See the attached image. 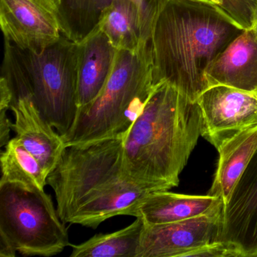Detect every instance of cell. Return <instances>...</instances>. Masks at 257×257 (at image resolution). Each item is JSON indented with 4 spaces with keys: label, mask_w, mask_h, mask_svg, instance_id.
Segmentation results:
<instances>
[{
    "label": "cell",
    "mask_w": 257,
    "mask_h": 257,
    "mask_svg": "<svg viewBox=\"0 0 257 257\" xmlns=\"http://www.w3.org/2000/svg\"><path fill=\"white\" fill-rule=\"evenodd\" d=\"M205 1H206V0H205Z\"/></svg>",
    "instance_id": "24"
},
{
    "label": "cell",
    "mask_w": 257,
    "mask_h": 257,
    "mask_svg": "<svg viewBox=\"0 0 257 257\" xmlns=\"http://www.w3.org/2000/svg\"><path fill=\"white\" fill-rule=\"evenodd\" d=\"M219 241L233 257H257V150L224 204Z\"/></svg>",
    "instance_id": "9"
},
{
    "label": "cell",
    "mask_w": 257,
    "mask_h": 257,
    "mask_svg": "<svg viewBox=\"0 0 257 257\" xmlns=\"http://www.w3.org/2000/svg\"><path fill=\"white\" fill-rule=\"evenodd\" d=\"M45 190L0 183V256H53L69 242L68 230Z\"/></svg>",
    "instance_id": "6"
},
{
    "label": "cell",
    "mask_w": 257,
    "mask_h": 257,
    "mask_svg": "<svg viewBox=\"0 0 257 257\" xmlns=\"http://www.w3.org/2000/svg\"><path fill=\"white\" fill-rule=\"evenodd\" d=\"M62 35L75 43L83 41L98 28L102 13L113 0H54ZM146 22L154 28L168 0H134Z\"/></svg>",
    "instance_id": "15"
},
{
    "label": "cell",
    "mask_w": 257,
    "mask_h": 257,
    "mask_svg": "<svg viewBox=\"0 0 257 257\" xmlns=\"http://www.w3.org/2000/svg\"><path fill=\"white\" fill-rule=\"evenodd\" d=\"M0 183H19L30 189L45 190L47 175L38 159L30 153L17 138L5 146L0 156Z\"/></svg>",
    "instance_id": "19"
},
{
    "label": "cell",
    "mask_w": 257,
    "mask_h": 257,
    "mask_svg": "<svg viewBox=\"0 0 257 257\" xmlns=\"http://www.w3.org/2000/svg\"><path fill=\"white\" fill-rule=\"evenodd\" d=\"M78 44L77 97L80 109L94 101L103 91L118 50L98 28Z\"/></svg>",
    "instance_id": "14"
},
{
    "label": "cell",
    "mask_w": 257,
    "mask_h": 257,
    "mask_svg": "<svg viewBox=\"0 0 257 257\" xmlns=\"http://www.w3.org/2000/svg\"><path fill=\"white\" fill-rule=\"evenodd\" d=\"M145 223L136 217L128 226L95 234L80 244L72 245L70 257H137Z\"/></svg>",
    "instance_id": "18"
},
{
    "label": "cell",
    "mask_w": 257,
    "mask_h": 257,
    "mask_svg": "<svg viewBox=\"0 0 257 257\" xmlns=\"http://www.w3.org/2000/svg\"><path fill=\"white\" fill-rule=\"evenodd\" d=\"M189 256L233 257V255L225 244L220 241H216L192 251Z\"/></svg>",
    "instance_id": "21"
},
{
    "label": "cell",
    "mask_w": 257,
    "mask_h": 257,
    "mask_svg": "<svg viewBox=\"0 0 257 257\" xmlns=\"http://www.w3.org/2000/svg\"><path fill=\"white\" fill-rule=\"evenodd\" d=\"M223 210L169 223L145 224L137 257H186L219 241ZM145 223V222H144Z\"/></svg>",
    "instance_id": "8"
},
{
    "label": "cell",
    "mask_w": 257,
    "mask_h": 257,
    "mask_svg": "<svg viewBox=\"0 0 257 257\" xmlns=\"http://www.w3.org/2000/svg\"><path fill=\"white\" fill-rule=\"evenodd\" d=\"M202 132L197 100L166 82L156 85L122 137L124 175L153 192L176 187Z\"/></svg>",
    "instance_id": "1"
},
{
    "label": "cell",
    "mask_w": 257,
    "mask_h": 257,
    "mask_svg": "<svg viewBox=\"0 0 257 257\" xmlns=\"http://www.w3.org/2000/svg\"><path fill=\"white\" fill-rule=\"evenodd\" d=\"M97 28L117 50L132 52L147 46L153 31L134 0H113L102 13Z\"/></svg>",
    "instance_id": "16"
},
{
    "label": "cell",
    "mask_w": 257,
    "mask_h": 257,
    "mask_svg": "<svg viewBox=\"0 0 257 257\" xmlns=\"http://www.w3.org/2000/svg\"><path fill=\"white\" fill-rule=\"evenodd\" d=\"M243 31L205 0H168L150 40L155 85L166 82L196 101L209 88L207 67Z\"/></svg>",
    "instance_id": "3"
},
{
    "label": "cell",
    "mask_w": 257,
    "mask_h": 257,
    "mask_svg": "<svg viewBox=\"0 0 257 257\" xmlns=\"http://www.w3.org/2000/svg\"><path fill=\"white\" fill-rule=\"evenodd\" d=\"M155 87L150 42L137 52L118 50L103 91L79 109L71 128L61 136L65 147L124 136Z\"/></svg>",
    "instance_id": "5"
},
{
    "label": "cell",
    "mask_w": 257,
    "mask_h": 257,
    "mask_svg": "<svg viewBox=\"0 0 257 257\" xmlns=\"http://www.w3.org/2000/svg\"><path fill=\"white\" fill-rule=\"evenodd\" d=\"M0 78V105L30 97L62 136L73 126L79 106V44L63 36L42 52L23 50L5 41Z\"/></svg>",
    "instance_id": "4"
},
{
    "label": "cell",
    "mask_w": 257,
    "mask_h": 257,
    "mask_svg": "<svg viewBox=\"0 0 257 257\" xmlns=\"http://www.w3.org/2000/svg\"><path fill=\"white\" fill-rule=\"evenodd\" d=\"M13 122L7 115V110H0V147H4L10 141V132Z\"/></svg>",
    "instance_id": "22"
},
{
    "label": "cell",
    "mask_w": 257,
    "mask_h": 257,
    "mask_svg": "<svg viewBox=\"0 0 257 257\" xmlns=\"http://www.w3.org/2000/svg\"><path fill=\"white\" fill-rule=\"evenodd\" d=\"M223 208V201L217 197L182 195L161 190L144 197L129 216L141 217L147 225H157L217 213Z\"/></svg>",
    "instance_id": "13"
},
{
    "label": "cell",
    "mask_w": 257,
    "mask_h": 257,
    "mask_svg": "<svg viewBox=\"0 0 257 257\" xmlns=\"http://www.w3.org/2000/svg\"><path fill=\"white\" fill-rule=\"evenodd\" d=\"M217 170L207 195L228 201L236 182L257 150V123L245 127L216 147Z\"/></svg>",
    "instance_id": "17"
},
{
    "label": "cell",
    "mask_w": 257,
    "mask_h": 257,
    "mask_svg": "<svg viewBox=\"0 0 257 257\" xmlns=\"http://www.w3.org/2000/svg\"><path fill=\"white\" fill-rule=\"evenodd\" d=\"M0 27L5 41L34 52L63 37L54 0H0Z\"/></svg>",
    "instance_id": "7"
},
{
    "label": "cell",
    "mask_w": 257,
    "mask_h": 257,
    "mask_svg": "<svg viewBox=\"0 0 257 257\" xmlns=\"http://www.w3.org/2000/svg\"><path fill=\"white\" fill-rule=\"evenodd\" d=\"M253 28L255 29V32H256L257 34V21L256 22H255V25H254Z\"/></svg>",
    "instance_id": "23"
},
{
    "label": "cell",
    "mask_w": 257,
    "mask_h": 257,
    "mask_svg": "<svg viewBox=\"0 0 257 257\" xmlns=\"http://www.w3.org/2000/svg\"><path fill=\"white\" fill-rule=\"evenodd\" d=\"M122 149V137L64 148L47 177L64 223L96 228L153 192L125 177Z\"/></svg>",
    "instance_id": "2"
},
{
    "label": "cell",
    "mask_w": 257,
    "mask_h": 257,
    "mask_svg": "<svg viewBox=\"0 0 257 257\" xmlns=\"http://www.w3.org/2000/svg\"><path fill=\"white\" fill-rule=\"evenodd\" d=\"M204 137L215 147L257 123V94L226 85L209 87L197 100Z\"/></svg>",
    "instance_id": "10"
},
{
    "label": "cell",
    "mask_w": 257,
    "mask_h": 257,
    "mask_svg": "<svg viewBox=\"0 0 257 257\" xmlns=\"http://www.w3.org/2000/svg\"><path fill=\"white\" fill-rule=\"evenodd\" d=\"M15 116L12 130L49 175L65 148L61 135L44 118L30 97L16 100L10 106Z\"/></svg>",
    "instance_id": "12"
},
{
    "label": "cell",
    "mask_w": 257,
    "mask_h": 257,
    "mask_svg": "<svg viewBox=\"0 0 257 257\" xmlns=\"http://www.w3.org/2000/svg\"><path fill=\"white\" fill-rule=\"evenodd\" d=\"M225 13L243 30L252 28L257 21V0H206Z\"/></svg>",
    "instance_id": "20"
},
{
    "label": "cell",
    "mask_w": 257,
    "mask_h": 257,
    "mask_svg": "<svg viewBox=\"0 0 257 257\" xmlns=\"http://www.w3.org/2000/svg\"><path fill=\"white\" fill-rule=\"evenodd\" d=\"M209 87L222 85L257 94V34L253 28L236 37L206 70Z\"/></svg>",
    "instance_id": "11"
}]
</instances>
